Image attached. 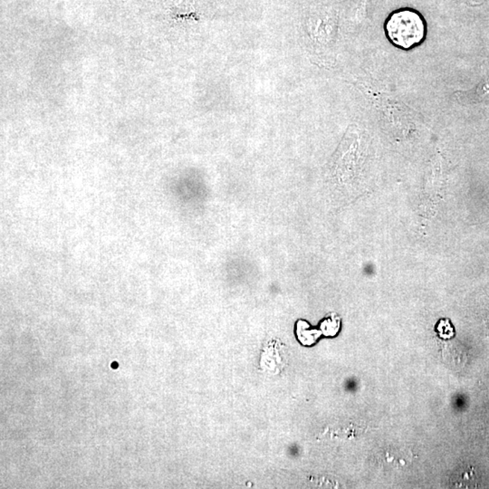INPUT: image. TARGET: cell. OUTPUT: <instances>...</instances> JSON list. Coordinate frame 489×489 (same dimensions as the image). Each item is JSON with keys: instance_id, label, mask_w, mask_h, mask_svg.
<instances>
[{"instance_id": "obj_3", "label": "cell", "mask_w": 489, "mask_h": 489, "mask_svg": "<svg viewBox=\"0 0 489 489\" xmlns=\"http://www.w3.org/2000/svg\"><path fill=\"white\" fill-rule=\"evenodd\" d=\"M112 366H113L114 368H116V367H117V364H114V365H112Z\"/></svg>"}, {"instance_id": "obj_1", "label": "cell", "mask_w": 489, "mask_h": 489, "mask_svg": "<svg viewBox=\"0 0 489 489\" xmlns=\"http://www.w3.org/2000/svg\"><path fill=\"white\" fill-rule=\"evenodd\" d=\"M385 33L393 45L409 50L419 46L426 38V22L423 15L411 8L393 12L384 25Z\"/></svg>"}, {"instance_id": "obj_2", "label": "cell", "mask_w": 489, "mask_h": 489, "mask_svg": "<svg viewBox=\"0 0 489 489\" xmlns=\"http://www.w3.org/2000/svg\"><path fill=\"white\" fill-rule=\"evenodd\" d=\"M322 329L323 335L330 337V335H335L337 334L339 330V323L335 320H327L323 323Z\"/></svg>"}]
</instances>
